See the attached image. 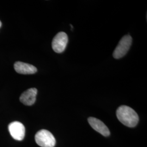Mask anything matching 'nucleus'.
Here are the masks:
<instances>
[{"mask_svg":"<svg viewBox=\"0 0 147 147\" xmlns=\"http://www.w3.org/2000/svg\"><path fill=\"white\" fill-rule=\"evenodd\" d=\"M88 121L91 127L104 136H109L110 135V132L105 124L99 119L94 117H89Z\"/></svg>","mask_w":147,"mask_h":147,"instance_id":"423d86ee","label":"nucleus"},{"mask_svg":"<svg viewBox=\"0 0 147 147\" xmlns=\"http://www.w3.org/2000/svg\"><path fill=\"white\" fill-rule=\"evenodd\" d=\"M2 26V23H1V21H0V27Z\"/></svg>","mask_w":147,"mask_h":147,"instance_id":"1a4fd4ad","label":"nucleus"},{"mask_svg":"<svg viewBox=\"0 0 147 147\" xmlns=\"http://www.w3.org/2000/svg\"><path fill=\"white\" fill-rule=\"evenodd\" d=\"M118 119L121 123L129 127L136 126L139 121V117L136 112L132 108L125 105L119 107L116 112Z\"/></svg>","mask_w":147,"mask_h":147,"instance_id":"f257e3e1","label":"nucleus"},{"mask_svg":"<svg viewBox=\"0 0 147 147\" xmlns=\"http://www.w3.org/2000/svg\"><path fill=\"white\" fill-rule=\"evenodd\" d=\"M35 141L41 147H54L56 144L55 137L50 132L45 129L37 132L35 135Z\"/></svg>","mask_w":147,"mask_h":147,"instance_id":"f03ea898","label":"nucleus"},{"mask_svg":"<svg viewBox=\"0 0 147 147\" xmlns=\"http://www.w3.org/2000/svg\"><path fill=\"white\" fill-rule=\"evenodd\" d=\"M68 42L67 34L64 32L58 33L53 39L52 47L53 51L56 53H63L67 47Z\"/></svg>","mask_w":147,"mask_h":147,"instance_id":"20e7f679","label":"nucleus"},{"mask_svg":"<svg viewBox=\"0 0 147 147\" xmlns=\"http://www.w3.org/2000/svg\"><path fill=\"white\" fill-rule=\"evenodd\" d=\"M14 67L18 73L21 74H33L37 71L36 67L34 65L22 62H16Z\"/></svg>","mask_w":147,"mask_h":147,"instance_id":"6e6552de","label":"nucleus"},{"mask_svg":"<svg viewBox=\"0 0 147 147\" xmlns=\"http://www.w3.org/2000/svg\"><path fill=\"white\" fill-rule=\"evenodd\" d=\"M37 94V89L36 88H30L22 93L20 97V100L24 105L31 106L36 102Z\"/></svg>","mask_w":147,"mask_h":147,"instance_id":"0eeeda50","label":"nucleus"},{"mask_svg":"<svg viewBox=\"0 0 147 147\" xmlns=\"http://www.w3.org/2000/svg\"><path fill=\"white\" fill-rule=\"evenodd\" d=\"M8 130L11 137L17 141H22L25 135V127L19 121H13L8 125Z\"/></svg>","mask_w":147,"mask_h":147,"instance_id":"39448f33","label":"nucleus"},{"mask_svg":"<svg viewBox=\"0 0 147 147\" xmlns=\"http://www.w3.org/2000/svg\"><path fill=\"white\" fill-rule=\"evenodd\" d=\"M132 40V37L130 35H125L122 37L113 51V57L119 59L124 56L131 45Z\"/></svg>","mask_w":147,"mask_h":147,"instance_id":"7ed1b4c3","label":"nucleus"}]
</instances>
